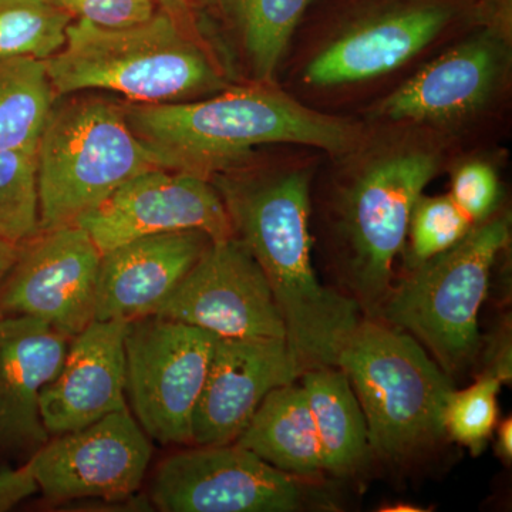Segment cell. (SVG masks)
I'll return each instance as SVG.
<instances>
[{"mask_svg":"<svg viewBox=\"0 0 512 512\" xmlns=\"http://www.w3.org/2000/svg\"><path fill=\"white\" fill-rule=\"evenodd\" d=\"M234 234L268 279L284 319L286 342L303 372L338 367L349 336L365 318L342 291L319 282L309 232L311 177L302 170L247 181H218Z\"/></svg>","mask_w":512,"mask_h":512,"instance_id":"obj_1","label":"cell"},{"mask_svg":"<svg viewBox=\"0 0 512 512\" xmlns=\"http://www.w3.org/2000/svg\"><path fill=\"white\" fill-rule=\"evenodd\" d=\"M131 130L165 170L210 180L264 144H301L345 154L360 143L348 121L302 106L266 83L232 87L198 101L124 107Z\"/></svg>","mask_w":512,"mask_h":512,"instance_id":"obj_2","label":"cell"},{"mask_svg":"<svg viewBox=\"0 0 512 512\" xmlns=\"http://www.w3.org/2000/svg\"><path fill=\"white\" fill-rule=\"evenodd\" d=\"M45 64L60 96L106 90L134 103H175L228 87L197 33L161 9L126 28L73 20L66 45Z\"/></svg>","mask_w":512,"mask_h":512,"instance_id":"obj_3","label":"cell"},{"mask_svg":"<svg viewBox=\"0 0 512 512\" xmlns=\"http://www.w3.org/2000/svg\"><path fill=\"white\" fill-rule=\"evenodd\" d=\"M338 367L365 414L373 457L406 464L446 439L453 382L412 335L363 318L340 350Z\"/></svg>","mask_w":512,"mask_h":512,"instance_id":"obj_4","label":"cell"},{"mask_svg":"<svg viewBox=\"0 0 512 512\" xmlns=\"http://www.w3.org/2000/svg\"><path fill=\"white\" fill-rule=\"evenodd\" d=\"M161 167L124 107L94 97L53 106L37 147L40 229L76 224L131 178Z\"/></svg>","mask_w":512,"mask_h":512,"instance_id":"obj_5","label":"cell"},{"mask_svg":"<svg viewBox=\"0 0 512 512\" xmlns=\"http://www.w3.org/2000/svg\"><path fill=\"white\" fill-rule=\"evenodd\" d=\"M508 242L507 218L471 228L453 248L407 269L376 319L412 335L448 376L461 375L480 353L478 312Z\"/></svg>","mask_w":512,"mask_h":512,"instance_id":"obj_6","label":"cell"},{"mask_svg":"<svg viewBox=\"0 0 512 512\" xmlns=\"http://www.w3.org/2000/svg\"><path fill=\"white\" fill-rule=\"evenodd\" d=\"M436 171L431 154H396L366 167L340 198V289L365 318L376 319L392 291L393 262L406 244L410 215Z\"/></svg>","mask_w":512,"mask_h":512,"instance_id":"obj_7","label":"cell"},{"mask_svg":"<svg viewBox=\"0 0 512 512\" xmlns=\"http://www.w3.org/2000/svg\"><path fill=\"white\" fill-rule=\"evenodd\" d=\"M217 340L208 330L157 315L128 322L127 404L151 440L191 443L192 414Z\"/></svg>","mask_w":512,"mask_h":512,"instance_id":"obj_8","label":"cell"},{"mask_svg":"<svg viewBox=\"0 0 512 512\" xmlns=\"http://www.w3.org/2000/svg\"><path fill=\"white\" fill-rule=\"evenodd\" d=\"M316 483L235 443L195 446L161 461L150 497L164 512H298L326 508Z\"/></svg>","mask_w":512,"mask_h":512,"instance_id":"obj_9","label":"cell"},{"mask_svg":"<svg viewBox=\"0 0 512 512\" xmlns=\"http://www.w3.org/2000/svg\"><path fill=\"white\" fill-rule=\"evenodd\" d=\"M100 261L80 225L40 229L0 286V316H30L74 338L96 319Z\"/></svg>","mask_w":512,"mask_h":512,"instance_id":"obj_10","label":"cell"},{"mask_svg":"<svg viewBox=\"0 0 512 512\" xmlns=\"http://www.w3.org/2000/svg\"><path fill=\"white\" fill-rule=\"evenodd\" d=\"M151 458L150 437L126 409L50 437L26 466L49 501H120L137 493Z\"/></svg>","mask_w":512,"mask_h":512,"instance_id":"obj_11","label":"cell"},{"mask_svg":"<svg viewBox=\"0 0 512 512\" xmlns=\"http://www.w3.org/2000/svg\"><path fill=\"white\" fill-rule=\"evenodd\" d=\"M156 315L198 326L218 338L286 339L268 279L235 234L211 242Z\"/></svg>","mask_w":512,"mask_h":512,"instance_id":"obj_12","label":"cell"},{"mask_svg":"<svg viewBox=\"0 0 512 512\" xmlns=\"http://www.w3.org/2000/svg\"><path fill=\"white\" fill-rule=\"evenodd\" d=\"M76 224L86 229L101 255L164 232L195 229L212 239L234 235L225 202L210 180L165 168L131 178Z\"/></svg>","mask_w":512,"mask_h":512,"instance_id":"obj_13","label":"cell"},{"mask_svg":"<svg viewBox=\"0 0 512 512\" xmlns=\"http://www.w3.org/2000/svg\"><path fill=\"white\" fill-rule=\"evenodd\" d=\"M302 373L286 339L218 338L192 414L191 443H235L266 394L276 387L298 382Z\"/></svg>","mask_w":512,"mask_h":512,"instance_id":"obj_14","label":"cell"},{"mask_svg":"<svg viewBox=\"0 0 512 512\" xmlns=\"http://www.w3.org/2000/svg\"><path fill=\"white\" fill-rule=\"evenodd\" d=\"M69 336L30 316H0V461L29 460L49 441L40 392L60 372Z\"/></svg>","mask_w":512,"mask_h":512,"instance_id":"obj_15","label":"cell"},{"mask_svg":"<svg viewBox=\"0 0 512 512\" xmlns=\"http://www.w3.org/2000/svg\"><path fill=\"white\" fill-rule=\"evenodd\" d=\"M126 319H94L69 343L60 372L40 392V416L50 436L90 426L128 409Z\"/></svg>","mask_w":512,"mask_h":512,"instance_id":"obj_16","label":"cell"},{"mask_svg":"<svg viewBox=\"0 0 512 512\" xmlns=\"http://www.w3.org/2000/svg\"><path fill=\"white\" fill-rule=\"evenodd\" d=\"M214 241L202 231L147 235L101 255L96 319L156 315Z\"/></svg>","mask_w":512,"mask_h":512,"instance_id":"obj_17","label":"cell"},{"mask_svg":"<svg viewBox=\"0 0 512 512\" xmlns=\"http://www.w3.org/2000/svg\"><path fill=\"white\" fill-rule=\"evenodd\" d=\"M447 19V10L434 6L384 16L326 47L309 64L305 82L332 87L393 72L433 42Z\"/></svg>","mask_w":512,"mask_h":512,"instance_id":"obj_18","label":"cell"},{"mask_svg":"<svg viewBox=\"0 0 512 512\" xmlns=\"http://www.w3.org/2000/svg\"><path fill=\"white\" fill-rule=\"evenodd\" d=\"M498 43L500 39L487 32V37L434 60L390 94L380 114L396 121H446L476 110L500 72Z\"/></svg>","mask_w":512,"mask_h":512,"instance_id":"obj_19","label":"cell"},{"mask_svg":"<svg viewBox=\"0 0 512 512\" xmlns=\"http://www.w3.org/2000/svg\"><path fill=\"white\" fill-rule=\"evenodd\" d=\"M235 444L292 476L311 481L325 477L318 431L302 384H285L266 394Z\"/></svg>","mask_w":512,"mask_h":512,"instance_id":"obj_20","label":"cell"},{"mask_svg":"<svg viewBox=\"0 0 512 512\" xmlns=\"http://www.w3.org/2000/svg\"><path fill=\"white\" fill-rule=\"evenodd\" d=\"M299 380L318 431L323 471L335 477L360 473L373 453L365 414L348 376L340 367H316Z\"/></svg>","mask_w":512,"mask_h":512,"instance_id":"obj_21","label":"cell"},{"mask_svg":"<svg viewBox=\"0 0 512 512\" xmlns=\"http://www.w3.org/2000/svg\"><path fill=\"white\" fill-rule=\"evenodd\" d=\"M55 96L42 60H0V151L39 147Z\"/></svg>","mask_w":512,"mask_h":512,"instance_id":"obj_22","label":"cell"},{"mask_svg":"<svg viewBox=\"0 0 512 512\" xmlns=\"http://www.w3.org/2000/svg\"><path fill=\"white\" fill-rule=\"evenodd\" d=\"M313 0H232L252 73L271 83L289 40Z\"/></svg>","mask_w":512,"mask_h":512,"instance_id":"obj_23","label":"cell"},{"mask_svg":"<svg viewBox=\"0 0 512 512\" xmlns=\"http://www.w3.org/2000/svg\"><path fill=\"white\" fill-rule=\"evenodd\" d=\"M69 12L52 0H0V60L46 62L66 45Z\"/></svg>","mask_w":512,"mask_h":512,"instance_id":"obj_24","label":"cell"},{"mask_svg":"<svg viewBox=\"0 0 512 512\" xmlns=\"http://www.w3.org/2000/svg\"><path fill=\"white\" fill-rule=\"evenodd\" d=\"M39 231L37 147L0 151V239L22 244Z\"/></svg>","mask_w":512,"mask_h":512,"instance_id":"obj_25","label":"cell"},{"mask_svg":"<svg viewBox=\"0 0 512 512\" xmlns=\"http://www.w3.org/2000/svg\"><path fill=\"white\" fill-rule=\"evenodd\" d=\"M501 384L497 376L483 372L476 383L467 389H454L448 397L444 412L446 434L474 456L487 448L497 427Z\"/></svg>","mask_w":512,"mask_h":512,"instance_id":"obj_26","label":"cell"},{"mask_svg":"<svg viewBox=\"0 0 512 512\" xmlns=\"http://www.w3.org/2000/svg\"><path fill=\"white\" fill-rule=\"evenodd\" d=\"M473 227L474 222L450 195L429 198L421 195L410 215L407 269L453 248Z\"/></svg>","mask_w":512,"mask_h":512,"instance_id":"obj_27","label":"cell"},{"mask_svg":"<svg viewBox=\"0 0 512 512\" xmlns=\"http://www.w3.org/2000/svg\"><path fill=\"white\" fill-rule=\"evenodd\" d=\"M498 178L490 165L470 163L458 168L451 184L450 197L471 221H483L498 201Z\"/></svg>","mask_w":512,"mask_h":512,"instance_id":"obj_28","label":"cell"},{"mask_svg":"<svg viewBox=\"0 0 512 512\" xmlns=\"http://www.w3.org/2000/svg\"><path fill=\"white\" fill-rule=\"evenodd\" d=\"M73 18L104 28H126L146 22L157 12L154 0H52Z\"/></svg>","mask_w":512,"mask_h":512,"instance_id":"obj_29","label":"cell"},{"mask_svg":"<svg viewBox=\"0 0 512 512\" xmlns=\"http://www.w3.org/2000/svg\"><path fill=\"white\" fill-rule=\"evenodd\" d=\"M39 491L29 467H3L0 470V512L13 510L22 501L28 500Z\"/></svg>","mask_w":512,"mask_h":512,"instance_id":"obj_30","label":"cell"},{"mask_svg":"<svg viewBox=\"0 0 512 512\" xmlns=\"http://www.w3.org/2000/svg\"><path fill=\"white\" fill-rule=\"evenodd\" d=\"M478 16L490 28L488 33L497 39L510 36L511 0H484Z\"/></svg>","mask_w":512,"mask_h":512,"instance_id":"obj_31","label":"cell"},{"mask_svg":"<svg viewBox=\"0 0 512 512\" xmlns=\"http://www.w3.org/2000/svg\"><path fill=\"white\" fill-rule=\"evenodd\" d=\"M154 3L160 6V9L167 12L168 15L177 19L185 28L197 33L194 22H192V10L194 9L188 5L187 0H154Z\"/></svg>","mask_w":512,"mask_h":512,"instance_id":"obj_32","label":"cell"},{"mask_svg":"<svg viewBox=\"0 0 512 512\" xmlns=\"http://www.w3.org/2000/svg\"><path fill=\"white\" fill-rule=\"evenodd\" d=\"M495 453L504 461L510 464L512 460V420L511 417L505 419L503 423L498 426L497 430V446H495Z\"/></svg>","mask_w":512,"mask_h":512,"instance_id":"obj_33","label":"cell"},{"mask_svg":"<svg viewBox=\"0 0 512 512\" xmlns=\"http://www.w3.org/2000/svg\"><path fill=\"white\" fill-rule=\"evenodd\" d=\"M20 244L0 239V286L8 276L10 269L18 258Z\"/></svg>","mask_w":512,"mask_h":512,"instance_id":"obj_34","label":"cell"},{"mask_svg":"<svg viewBox=\"0 0 512 512\" xmlns=\"http://www.w3.org/2000/svg\"><path fill=\"white\" fill-rule=\"evenodd\" d=\"M192 9H225L231 8L232 0H187Z\"/></svg>","mask_w":512,"mask_h":512,"instance_id":"obj_35","label":"cell"}]
</instances>
